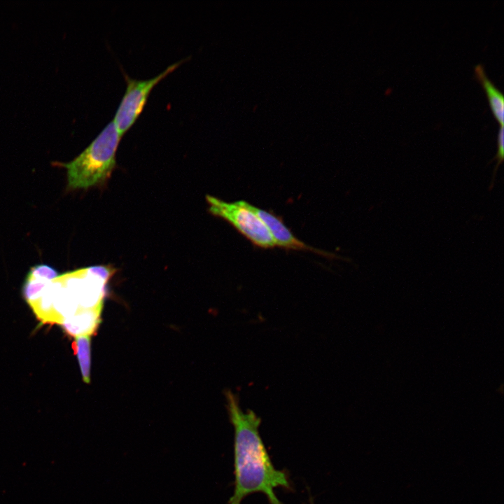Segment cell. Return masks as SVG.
Instances as JSON below:
<instances>
[{
    "label": "cell",
    "mask_w": 504,
    "mask_h": 504,
    "mask_svg": "<svg viewBox=\"0 0 504 504\" xmlns=\"http://www.w3.org/2000/svg\"><path fill=\"white\" fill-rule=\"evenodd\" d=\"M227 409L234 428V491L228 504H241L248 495L264 493L270 504H282L274 489L289 488L286 474L272 463L259 434L260 418L251 410L244 412L237 395L225 392Z\"/></svg>",
    "instance_id": "1"
},
{
    "label": "cell",
    "mask_w": 504,
    "mask_h": 504,
    "mask_svg": "<svg viewBox=\"0 0 504 504\" xmlns=\"http://www.w3.org/2000/svg\"><path fill=\"white\" fill-rule=\"evenodd\" d=\"M121 137L112 120L78 156L62 164L69 188H88L105 183L115 168Z\"/></svg>",
    "instance_id": "2"
},
{
    "label": "cell",
    "mask_w": 504,
    "mask_h": 504,
    "mask_svg": "<svg viewBox=\"0 0 504 504\" xmlns=\"http://www.w3.org/2000/svg\"><path fill=\"white\" fill-rule=\"evenodd\" d=\"M206 200L209 213L228 222L255 246L262 248L275 246L267 228L246 201L227 202L209 195Z\"/></svg>",
    "instance_id": "3"
},
{
    "label": "cell",
    "mask_w": 504,
    "mask_h": 504,
    "mask_svg": "<svg viewBox=\"0 0 504 504\" xmlns=\"http://www.w3.org/2000/svg\"><path fill=\"white\" fill-rule=\"evenodd\" d=\"M183 61L173 63L162 72L149 79L138 80L125 75L126 90L113 120L121 136L131 127L141 113L153 88L178 67Z\"/></svg>",
    "instance_id": "4"
},
{
    "label": "cell",
    "mask_w": 504,
    "mask_h": 504,
    "mask_svg": "<svg viewBox=\"0 0 504 504\" xmlns=\"http://www.w3.org/2000/svg\"><path fill=\"white\" fill-rule=\"evenodd\" d=\"M247 206L265 224L274 241L275 246L297 251H310L327 257H335L323 251L313 248L298 239L282 222L281 219L273 214L260 209L246 202Z\"/></svg>",
    "instance_id": "5"
},
{
    "label": "cell",
    "mask_w": 504,
    "mask_h": 504,
    "mask_svg": "<svg viewBox=\"0 0 504 504\" xmlns=\"http://www.w3.org/2000/svg\"><path fill=\"white\" fill-rule=\"evenodd\" d=\"M102 309L79 312L64 321L61 326L71 336H90L94 334L100 322Z\"/></svg>",
    "instance_id": "6"
},
{
    "label": "cell",
    "mask_w": 504,
    "mask_h": 504,
    "mask_svg": "<svg viewBox=\"0 0 504 504\" xmlns=\"http://www.w3.org/2000/svg\"><path fill=\"white\" fill-rule=\"evenodd\" d=\"M476 78L483 87L490 108L500 125L504 123V96L486 76L484 65L477 64L474 68Z\"/></svg>",
    "instance_id": "7"
},
{
    "label": "cell",
    "mask_w": 504,
    "mask_h": 504,
    "mask_svg": "<svg viewBox=\"0 0 504 504\" xmlns=\"http://www.w3.org/2000/svg\"><path fill=\"white\" fill-rule=\"evenodd\" d=\"M77 354L83 381H90V336L77 337L73 344Z\"/></svg>",
    "instance_id": "8"
},
{
    "label": "cell",
    "mask_w": 504,
    "mask_h": 504,
    "mask_svg": "<svg viewBox=\"0 0 504 504\" xmlns=\"http://www.w3.org/2000/svg\"><path fill=\"white\" fill-rule=\"evenodd\" d=\"M57 276V271L47 265H38L31 267L27 277L49 282Z\"/></svg>",
    "instance_id": "9"
},
{
    "label": "cell",
    "mask_w": 504,
    "mask_h": 504,
    "mask_svg": "<svg viewBox=\"0 0 504 504\" xmlns=\"http://www.w3.org/2000/svg\"><path fill=\"white\" fill-rule=\"evenodd\" d=\"M504 159V128L503 125H500V127L498 132L497 136V152L493 160H497L496 165L493 172L492 182L491 183V188L493 186L494 180L496 174V171L498 169L500 164L503 162Z\"/></svg>",
    "instance_id": "10"
}]
</instances>
